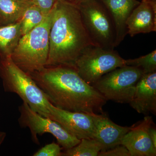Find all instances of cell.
<instances>
[{
  "mask_svg": "<svg viewBox=\"0 0 156 156\" xmlns=\"http://www.w3.org/2000/svg\"><path fill=\"white\" fill-rule=\"evenodd\" d=\"M52 105L85 113L103 112L107 100L79 75L74 68L45 67L30 75Z\"/></svg>",
  "mask_w": 156,
  "mask_h": 156,
  "instance_id": "1",
  "label": "cell"
},
{
  "mask_svg": "<svg viewBox=\"0 0 156 156\" xmlns=\"http://www.w3.org/2000/svg\"><path fill=\"white\" fill-rule=\"evenodd\" d=\"M92 43L80 10L73 3L57 0L53 8L49 35V52L45 67L66 66L75 68L83 51Z\"/></svg>",
  "mask_w": 156,
  "mask_h": 156,
  "instance_id": "2",
  "label": "cell"
},
{
  "mask_svg": "<svg viewBox=\"0 0 156 156\" xmlns=\"http://www.w3.org/2000/svg\"><path fill=\"white\" fill-rule=\"evenodd\" d=\"M52 16L53 9L40 24L20 38L11 54L14 64L29 75L47 63Z\"/></svg>",
  "mask_w": 156,
  "mask_h": 156,
  "instance_id": "3",
  "label": "cell"
},
{
  "mask_svg": "<svg viewBox=\"0 0 156 156\" xmlns=\"http://www.w3.org/2000/svg\"><path fill=\"white\" fill-rule=\"evenodd\" d=\"M0 77L5 92L16 93L34 111L50 118L51 103L30 76L14 64L11 57L0 61Z\"/></svg>",
  "mask_w": 156,
  "mask_h": 156,
  "instance_id": "4",
  "label": "cell"
},
{
  "mask_svg": "<svg viewBox=\"0 0 156 156\" xmlns=\"http://www.w3.org/2000/svg\"><path fill=\"white\" fill-rule=\"evenodd\" d=\"M77 7L93 44L105 49H114L115 29L106 9L97 0H87Z\"/></svg>",
  "mask_w": 156,
  "mask_h": 156,
  "instance_id": "5",
  "label": "cell"
},
{
  "mask_svg": "<svg viewBox=\"0 0 156 156\" xmlns=\"http://www.w3.org/2000/svg\"><path fill=\"white\" fill-rule=\"evenodd\" d=\"M125 60L114 49L91 45L79 56L75 69L86 83L93 86L105 74L126 66Z\"/></svg>",
  "mask_w": 156,
  "mask_h": 156,
  "instance_id": "6",
  "label": "cell"
},
{
  "mask_svg": "<svg viewBox=\"0 0 156 156\" xmlns=\"http://www.w3.org/2000/svg\"><path fill=\"white\" fill-rule=\"evenodd\" d=\"M143 74L139 68L125 66L105 74L93 87L107 101L129 104L134 97L136 84Z\"/></svg>",
  "mask_w": 156,
  "mask_h": 156,
  "instance_id": "7",
  "label": "cell"
},
{
  "mask_svg": "<svg viewBox=\"0 0 156 156\" xmlns=\"http://www.w3.org/2000/svg\"><path fill=\"white\" fill-rule=\"evenodd\" d=\"M19 111L20 115L18 122L21 128H29L32 140L37 145L40 144L38 134L42 135L45 133L52 134L57 140L58 144L64 149L73 147L80 141V140L70 134L59 123L42 116L25 102H23L19 107Z\"/></svg>",
  "mask_w": 156,
  "mask_h": 156,
  "instance_id": "8",
  "label": "cell"
},
{
  "mask_svg": "<svg viewBox=\"0 0 156 156\" xmlns=\"http://www.w3.org/2000/svg\"><path fill=\"white\" fill-rule=\"evenodd\" d=\"M49 119L56 121L70 134L78 139L95 138V129L88 114L68 111L57 108L50 104Z\"/></svg>",
  "mask_w": 156,
  "mask_h": 156,
  "instance_id": "9",
  "label": "cell"
},
{
  "mask_svg": "<svg viewBox=\"0 0 156 156\" xmlns=\"http://www.w3.org/2000/svg\"><path fill=\"white\" fill-rule=\"evenodd\" d=\"M153 124L151 117L146 116L139 124L132 126L122 137L121 144L127 148L131 156H156V148L149 134V128Z\"/></svg>",
  "mask_w": 156,
  "mask_h": 156,
  "instance_id": "10",
  "label": "cell"
},
{
  "mask_svg": "<svg viewBox=\"0 0 156 156\" xmlns=\"http://www.w3.org/2000/svg\"><path fill=\"white\" fill-rule=\"evenodd\" d=\"M92 118L95 129V139L102 146V151L121 145V139L131 130V127L119 126L111 121L105 113L88 114Z\"/></svg>",
  "mask_w": 156,
  "mask_h": 156,
  "instance_id": "11",
  "label": "cell"
},
{
  "mask_svg": "<svg viewBox=\"0 0 156 156\" xmlns=\"http://www.w3.org/2000/svg\"><path fill=\"white\" fill-rule=\"evenodd\" d=\"M126 25L131 37L156 31V0H142L132 11Z\"/></svg>",
  "mask_w": 156,
  "mask_h": 156,
  "instance_id": "12",
  "label": "cell"
},
{
  "mask_svg": "<svg viewBox=\"0 0 156 156\" xmlns=\"http://www.w3.org/2000/svg\"><path fill=\"white\" fill-rule=\"evenodd\" d=\"M130 106L137 112L147 115L156 113V72L143 75L136 86Z\"/></svg>",
  "mask_w": 156,
  "mask_h": 156,
  "instance_id": "13",
  "label": "cell"
},
{
  "mask_svg": "<svg viewBox=\"0 0 156 156\" xmlns=\"http://www.w3.org/2000/svg\"><path fill=\"white\" fill-rule=\"evenodd\" d=\"M106 9L115 29L116 47L128 34L126 21L132 11L140 3L137 0H97Z\"/></svg>",
  "mask_w": 156,
  "mask_h": 156,
  "instance_id": "14",
  "label": "cell"
},
{
  "mask_svg": "<svg viewBox=\"0 0 156 156\" xmlns=\"http://www.w3.org/2000/svg\"><path fill=\"white\" fill-rule=\"evenodd\" d=\"M33 4L32 0H0V26L20 21L26 9Z\"/></svg>",
  "mask_w": 156,
  "mask_h": 156,
  "instance_id": "15",
  "label": "cell"
},
{
  "mask_svg": "<svg viewBox=\"0 0 156 156\" xmlns=\"http://www.w3.org/2000/svg\"><path fill=\"white\" fill-rule=\"evenodd\" d=\"M21 37L20 21L0 26V61L11 57Z\"/></svg>",
  "mask_w": 156,
  "mask_h": 156,
  "instance_id": "16",
  "label": "cell"
},
{
  "mask_svg": "<svg viewBox=\"0 0 156 156\" xmlns=\"http://www.w3.org/2000/svg\"><path fill=\"white\" fill-rule=\"evenodd\" d=\"M102 150V145L95 138H83L77 145L65 149L61 156H98Z\"/></svg>",
  "mask_w": 156,
  "mask_h": 156,
  "instance_id": "17",
  "label": "cell"
},
{
  "mask_svg": "<svg viewBox=\"0 0 156 156\" xmlns=\"http://www.w3.org/2000/svg\"><path fill=\"white\" fill-rule=\"evenodd\" d=\"M47 15L34 4L30 6L24 12L20 20L22 36L40 24Z\"/></svg>",
  "mask_w": 156,
  "mask_h": 156,
  "instance_id": "18",
  "label": "cell"
},
{
  "mask_svg": "<svg viewBox=\"0 0 156 156\" xmlns=\"http://www.w3.org/2000/svg\"><path fill=\"white\" fill-rule=\"evenodd\" d=\"M126 66L139 68L144 74L156 72V50L134 59H125Z\"/></svg>",
  "mask_w": 156,
  "mask_h": 156,
  "instance_id": "19",
  "label": "cell"
},
{
  "mask_svg": "<svg viewBox=\"0 0 156 156\" xmlns=\"http://www.w3.org/2000/svg\"><path fill=\"white\" fill-rule=\"evenodd\" d=\"M62 148L58 144L52 142L39 149L33 156H61Z\"/></svg>",
  "mask_w": 156,
  "mask_h": 156,
  "instance_id": "20",
  "label": "cell"
},
{
  "mask_svg": "<svg viewBox=\"0 0 156 156\" xmlns=\"http://www.w3.org/2000/svg\"><path fill=\"white\" fill-rule=\"evenodd\" d=\"M98 156H131L127 148L124 146L119 145L109 149L100 151Z\"/></svg>",
  "mask_w": 156,
  "mask_h": 156,
  "instance_id": "21",
  "label": "cell"
},
{
  "mask_svg": "<svg viewBox=\"0 0 156 156\" xmlns=\"http://www.w3.org/2000/svg\"><path fill=\"white\" fill-rule=\"evenodd\" d=\"M35 5L41 9L46 15L53 9L57 0H32Z\"/></svg>",
  "mask_w": 156,
  "mask_h": 156,
  "instance_id": "22",
  "label": "cell"
},
{
  "mask_svg": "<svg viewBox=\"0 0 156 156\" xmlns=\"http://www.w3.org/2000/svg\"><path fill=\"white\" fill-rule=\"evenodd\" d=\"M154 124H153L150 128L149 134L154 147L156 148V129L155 127L153 126Z\"/></svg>",
  "mask_w": 156,
  "mask_h": 156,
  "instance_id": "23",
  "label": "cell"
},
{
  "mask_svg": "<svg viewBox=\"0 0 156 156\" xmlns=\"http://www.w3.org/2000/svg\"><path fill=\"white\" fill-rule=\"evenodd\" d=\"M6 136V133L5 132H3V131H0V146L2 143L4 142L5 138Z\"/></svg>",
  "mask_w": 156,
  "mask_h": 156,
  "instance_id": "24",
  "label": "cell"
},
{
  "mask_svg": "<svg viewBox=\"0 0 156 156\" xmlns=\"http://www.w3.org/2000/svg\"><path fill=\"white\" fill-rule=\"evenodd\" d=\"M86 1L87 0H72V3L77 6L81 3L83 2Z\"/></svg>",
  "mask_w": 156,
  "mask_h": 156,
  "instance_id": "25",
  "label": "cell"
},
{
  "mask_svg": "<svg viewBox=\"0 0 156 156\" xmlns=\"http://www.w3.org/2000/svg\"><path fill=\"white\" fill-rule=\"evenodd\" d=\"M63 1H66V2H72V0H63Z\"/></svg>",
  "mask_w": 156,
  "mask_h": 156,
  "instance_id": "26",
  "label": "cell"
}]
</instances>
